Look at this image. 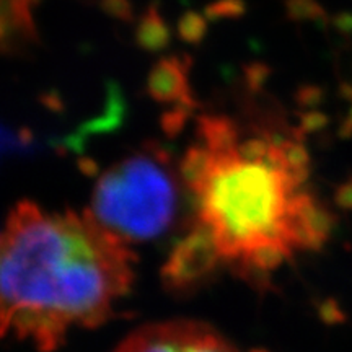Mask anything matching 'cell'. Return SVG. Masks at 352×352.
I'll list each match as a JSON object with an SVG mask.
<instances>
[{
	"label": "cell",
	"instance_id": "6da1fadb",
	"mask_svg": "<svg viewBox=\"0 0 352 352\" xmlns=\"http://www.w3.org/2000/svg\"><path fill=\"white\" fill-rule=\"evenodd\" d=\"M308 176L310 157L294 138L202 118L182 164L191 220L165 267L168 284L191 287L219 270L266 276L321 248L333 219Z\"/></svg>",
	"mask_w": 352,
	"mask_h": 352
},
{
	"label": "cell",
	"instance_id": "7a4b0ae2",
	"mask_svg": "<svg viewBox=\"0 0 352 352\" xmlns=\"http://www.w3.org/2000/svg\"><path fill=\"white\" fill-rule=\"evenodd\" d=\"M127 241L90 212L20 202L0 233V341L56 351L114 314L134 280Z\"/></svg>",
	"mask_w": 352,
	"mask_h": 352
},
{
	"label": "cell",
	"instance_id": "3957f363",
	"mask_svg": "<svg viewBox=\"0 0 352 352\" xmlns=\"http://www.w3.org/2000/svg\"><path fill=\"white\" fill-rule=\"evenodd\" d=\"M178 192V179L164 158L139 153L101 175L90 214L126 241L153 239L173 222Z\"/></svg>",
	"mask_w": 352,
	"mask_h": 352
},
{
	"label": "cell",
	"instance_id": "277c9868",
	"mask_svg": "<svg viewBox=\"0 0 352 352\" xmlns=\"http://www.w3.org/2000/svg\"><path fill=\"white\" fill-rule=\"evenodd\" d=\"M114 352H240L208 324L171 320L131 333Z\"/></svg>",
	"mask_w": 352,
	"mask_h": 352
},
{
	"label": "cell",
	"instance_id": "5b68a950",
	"mask_svg": "<svg viewBox=\"0 0 352 352\" xmlns=\"http://www.w3.org/2000/svg\"><path fill=\"white\" fill-rule=\"evenodd\" d=\"M289 7L292 16L297 20L316 19V16H323L324 13L315 0H290Z\"/></svg>",
	"mask_w": 352,
	"mask_h": 352
},
{
	"label": "cell",
	"instance_id": "8992f818",
	"mask_svg": "<svg viewBox=\"0 0 352 352\" xmlns=\"http://www.w3.org/2000/svg\"><path fill=\"white\" fill-rule=\"evenodd\" d=\"M333 26L344 36H352V12H341L333 19Z\"/></svg>",
	"mask_w": 352,
	"mask_h": 352
},
{
	"label": "cell",
	"instance_id": "52a82bcc",
	"mask_svg": "<svg viewBox=\"0 0 352 352\" xmlns=\"http://www.w3.org/2000/svg\"><path fill=\"white\" fill-rule=\"evenodd\" d=\"M338 204L344 209H352V182L342 184L338 191Z\"/></svg>",
	"mask_w": 352,
	"mask_h": 352
},
{
	"label": "cell",
	"instance_id": "ba28073f",
	"mask_svg": "<svg viewBox=\"0 0 352 352\" xmlns=\"http://www.w3.org/2000/svg\"><path fill=\"white\" fill-rule=\"evenodd\" d=\"M7 135L6 134H3V132H2V129H0V151H2V148L3 147H6V145H7Z\"/></svg>",
	"mask_w": 352,
	"mask_h": 352
},
{
	"label": "cell",
	"instance_id": "9c48e42d",
	"mask_svg": "<svg viewBox=\"0 0 352 352\" xmlns=\"http://www.w3.org/2000/svg\"><path fill=\"white\" fill-rule=\"evenodd\" d=\"M349 124H351V127H352V109H351V118H349Z\"/></svg>",
	"mask_w": 352,
	"mask_h": 352
}]
</instances>
